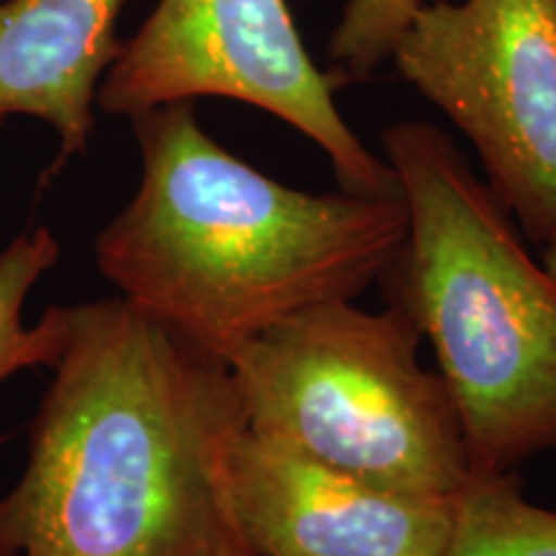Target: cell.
<instances>
[{
    "label": "cell",
    "mask_w": 556,
    "mask_h": 556,
    "mask_svg": "<svg viewBox=\"0 0 556 556\" xmlns=\"http://www.w3.org/2000/svg\"><path fill=\"white\" fill-rule=\"evenodd\" d=\"M438 556H556V510L531 503L516 471L471 475Z\"/></svg>",
    "instance_id": "9"
},
{
    "label": "cell",
    "mask_w": 556,
    "mask_h": 556,
    "mask_svg": "<svg viewBox=\"0 0 556 556\" xmlns=\"http://www.w3.org/2000/svg\"><path fill=\"white\" fill-rule=\"evenodd\" d=\"M340 83L315 65L287 0H160L103 75L96 103L122 116L201 96L248 103L309 137L343 191L402 197L392 165L338 111Z\"/></svg>",
    "instance_id": "6"
},
{
    "label": "cell",
    "mask_w": 556,
    "mask_h": 556,
    "mask_svg": "<svg viewBox=\"0 0 556 556\" xmlns=\"http://www.w3.org/2000/svg\"><path fill=\"white\" fill-rule=\"evenodd\" d=\"M52 368L0 556H261L229 497L248 430L229 361L114 296L67 307Z\"/></svg>",
    "instance_id": "1"
},
{
    "label": "cell",
    "mask_w": 556,
    "mask_h": 556,
    "mask_svg": "<svg viewBox=\"0 0 556 556\" xmlns=\"http://www.w3.org/2000/svg\"><path fill=\"white\" fill-rule=\"evenodd\" d=\"M389 60L469 139L523 238L556 242V0L420 3Z\"/></svg>",
    "instance_id": "5"
},
{
    "label": "cell",
    "mask_w": 556,
    "mask_h": 556,
    "mask_svg": "<svg viewBox=\"0 0 556 556\" xmlns=\"http://www.w3.org/2000/svg\"><path fill=\"white\" fill-rule=\"evenodd\" d=\"M60 258L47 227L21 235L0 253V384L21 368H52L67 336V307H52L34 328L24 325V304L34 283Z\"/></svg>",
    "instance_id": "10"
},
{
    "label": "cell",
    "mask_w": 556,
    "mask_h": 556,
    "mask_svg": "<svg viewBox=\"0 0 556 556\" xmlns=\"http://www.w3.org/2000/svg\"><path fill=\"white\" fill-rule=\"evenodd\" d=\"M422 0H348L330 39V62L343 83L366 80L384 65Z\"/></svg>",
    "instance_id": "11"
},
{
    "label": "cell",
    "mask_w": 556,
    "mask_h": 556,
    "mask_svg": "<svg viewBox=\"0 0 556 556\" xmlns=\"http://www.w3.org/2000/svg\"><path fill=\"white\" fill-rule=\"evenodd\" d=\"M541 263H544L548 276H552L556 281V242H552V245H546V248H541Z\"/></svg>",
    "instance_id": "12"
},
{
    "label": "cell",
    "mask_w": 556,
    "mask_h": 556,
    "mask_svg": "<svg viewBox=\"0 0 556 556\" xmlns=\"http://www.w3.org/2000/svg\"><path fill=\"white\" fill-rule=\"evenodd\" d=\"M407 240L381 281L433 345L471 475L556 451V281L467 155L430 122L381 131Z\"/></svg>",
    "instance_id": "3"
},
{
    "label": "cell",
    "mask_w": 556,
    "mask_h": 556,
    "mask_svg": "<svg viewBox=\"0 0 556 556\" xmlns=\"http://www.w3.org/2000/svg\"><path fill=\"white\" fill-rule=\"evenodd\" d=\"M131 122L142 180L96 240V263L122 296L225 361L299 312L358 299L405 245V199L291 189L208 137L193 101Z\"/></svg>",
    "instance_id": "2"
},
{
    "label": "cell",
    "mask_w": 556,
    "mask_h": 556,
    "mask_svg": "<svg viewBox=\"0 0 556 556\" xmlns=\"http://www.w3.org/2000/svg\"><path fill=\"white\" fill-rule=\"evenodd\" d=\"M420 340L397 304L340 299L283 319L227 358L248 430L384 490L456 497L471 477L467 438Z\"/></svg>",
    "instance_id": "4"
},
{
    "label": "cell",
    "mask_w": 556,
    "mask_h": 556,
    "mask_svg": "<svg viewBox=\"0 0 556 556\" xmlns=\"http://www.w3.org/2000/svg\"><path fill=\"white\" fill-rule=\"evenodd\" d=\"M127 0H0V124L45 119L62 157L83 155L93 106L124 45L116 21Z\"/></svg>",
    "instance_id": "8"
},
{
    "label": "cell",
    "mask_w": 556,
    "mask_h": 556,
    "mask_svg": "<svg viewBox=\"0 0 556 556\" xmlns=\"http://www.w3.org/2000/svg\"><path fill=\"white\" fill-rule=\"evenodd\" d=\"M229 497L261 556H438L456 500L384 490L250 430L229 456Z\"/></svg>",
    "instance_id": "7"
}]
</instances>
